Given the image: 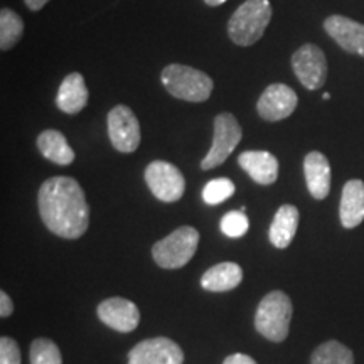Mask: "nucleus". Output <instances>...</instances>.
<instances>
[{
    "instance_id": "f257e3e1",
    "label": "nucleus",
    "mask_w": 364,
    "mask_h": 364,
    "mask_svg": "<svg viewBox=\"0 0 364 364\" xmlns=\"http://www.w3.org/2000/svg\"><path fill=\"white\" fill-rule=\"evenodd\" d=\"M41 220L54 235L66 240L83 236L90 225V206L81 186L73 177H51L38 194Z\"/></svg>"
},
{
    "instance_id": "f03ea898",
    "label": "nucleus",
    "mask_w": 364,
    "mask_h": 364,
    "mask_svg": "<svg viewBox=\"0 0 364 364\" xmlns=\"http://www.w3.org/2000/svg\"><path fill=\"white\" fill-rule=\"evenodd\" d=\"M272 4L268 0H247L236 9L228 22V36L235 44L253 46L265 34L272 21Z\"/></svg>"
},
{
    "instance_id": "7ed1b4c3",
    "label": "nucleus",
    "mask_w": 364,
    "mask_h": 364,
    "mask_svg": "<svg viewBox=\"0 0 364 364\" xmlns=\"http://www.w3.org/2000/svg\"><path fill=\"white\" fill-rule=\"evenodd\" d=\"M292 300L282 290H273L262 299L255 314V329L272 343L287 339L292 321Z\"/></svg>"
},
{
    "instance_id": "20e7f679",
    "label": "nucleus",
    "mask_w": 364,
    "mask_h": 364,
    "mask_svg": "<svg viewBox=\"0 0 364 364\" xmlns=\"http://www.w3.org/2000/svg\"><path fill=\"white\" fill-rule=\"evenodd\" d=\"M161 81L172 97L193 103L206 102L215 86L206 73L186 65L166 66L162 70Z\"/></svg>"
},
{
    "instance_id": "39448f33",
    "label": "nucleus",
    "mask_w": 364,
    "mask_h": 364,
    "mask_svg": "<svg viewBox=\"0 0 364 364\" xmlns=\"http://www.w3.org/2000/svg\"><path fill=\"white\" fill-rule=\"evenodd\" d=\"M199 233L193 226H179L177 230L159 240L152 247L154 262L166 270H176L188 265L196 255Z\"/></svg>"
},
{
    "instance_id": "423d86ee",
    "label": "nucleus",
    "mask_w": 364,
    "mask_h": 364,
    "mask_svg": "<svg viewBox=\"0 0 364 364\" xmlns=\"http://www.w3.org/2000/svg\"><path fill=\"white\" fill-rule=\"evenodd\" d=\"M241 127L238 120L231 113H220L215 118V135H213V145L208 156L201 161V169L209 171L220 167L226 162V159L233 154L236 145L240 144Z\"/></svg>"
},
{
    "instance_id": "0eeeda50",
    "label": "nucleus",
    "mask_w": 364,
    "mask_h": 364,
    "mask_svg": "<svg viewBox=\"0 0 364 364\" xmlns=\"http://www.w3.org/2000/svg\"><path fill=\"white\" fill-rule=\"evenodd\" d=\"M145 182L150 193L162 203L179 201L186 191V179L174 164L166 161L150 162L145 169Z\"/></svg>"
},
{
    "instance_id": "6e6552de",
    "label": "nucleus",
    "mask_w": 364,
    "mask_h": 364,
    "mask_svg": "<svg viewBox=\"0 0 364 364\" xmlns=\"http://www.w3.org/2000/svg\"><path fill=\"white\" fill-rule=\"evenodd\" d=\"M107 120L108 136H110L113 147L124 154L135 152L140 145V139H142L140 124L135 113L125 105H117L108 113Z\"/></svg>"
},
{
    "instance_id": "1a4fd4ad",
    "label": "nucleus",
    "mask_w": 364,
    "mask_h": 364,
    "mask_svg": "<svg viewBox=\"0 0 364 364\" xmlns=\"http://www.w3.org/2000/svg\"><path fill=\"white\" fill-rule=\"evenodd\" d=\"M292 70L307 90L322 88L327 80L326 54L316 44H304L292 56Z\"/></svg>"
},
{
    "instance_id": "9d476101",
    "label": "nucleus",
    "mask_w": 364,
    "mask_h": 364,
    "mask_svg": "<svg viewBox=\"0 0 364 364\" xmlns=\"http://www.w3.org/2000/svg\"><path fill=\"white\" fill-rule=\"evenodd\" d=\"M184 353L169 338H150L132 348L129 364H182Z\"/></svg>"
},
{
    "instance_id": "9b49d317",
    "label": "nucleus",
    "mask_w": 364,
    "mask_h": 364,
    "mask_svg": "<svg viewBox=\"0 0 364 364\" xmlns=\"http://www.w3.org/2000/svg\"><path fill=\"white\" fill-rule=\"evenodd\" d=\"M297 93L284 83H273L263 91L257 103L258 115L267 122H280L289 118L297 108Z\"/></svg>"
},
{
    "instance_id": "f8f14e48",
    "label": "nucleus",
    "mask_w": 364,
    "mask_h": 364,
    "mask_svg": "<svg viewBox=\"0 0 364 364\" xmlns=\"http://www.w3.org/2000/svg\"><path fill=\"white\" fill-rule=\"evenodd\" d=\"M98 317L105 326L118 332H132L139 327L140 312L132 300L110 297L98 306Z\"/></svg>"
},
{
    "instance_id": "ddd939ff",
    "label": "nucleus",
    "mask_w": 364,
    "mask_h": 364,
    "mask_svg": "<svg viewBox=\"0 0 364 364\" xmlns=\"http://www.w3.org/2000/svg\"><path fill=\"white\" fill-rule=\"evenodd\" d=\"M324 29L346 53L364 58V24L344 16H331L324 22Z\"/></svg>"
},
{
    "instance_id": "4468645a",
    "label": "nucleus",
    "mask_w": 364,
    "mask_h": 364,
    "mask_svg": "<svg viewBox=\"0 0 364 364\" xmlns=\"http://www.w3.org/2000/svg\"><path fill=\"white\" fill-rule=\"evenodd\" d=\"M238 164L257 184L270 186L279 179V161L267 150H247L240 154Z\"/></svg>"
},
{
    "instance_id": "2eb2a0df",
    "label": "nucleus",
    "mask_w": 364,
    "mask_h": 364,
    "mask_svg": "<svg viewBox=\"0 0 364 364\" xmlns=\"http://www.w3.org/2000/svg\"><path fill=\"white\" fill-rule=\"evenodd\" d=\"M304 174H306L307 189L314 199L322 201L331 191V164L324 154L309 152L304 159Z\"/></svg>"
},
{
    "instance_id": "dca6fc26",
    "label": "nucleus",
    "mask_w": 364,
    "mask_h": 364,
    "mask_svg": "<svg viewBox=\"0 0 364 364\" xmlns=\"http://www.w3.org/2000/svg\"><path fill=\"white\" fill-rule=\"evenodd\" d=\"M341 225L353 230L364 221V182L359 179L348 181L343 188L339 206Z\"/></svg>"
},
{
    "instance_id": "f3484780",
    "label": "nucleus",
    "mask_w": 364,
    "mask_h": 364,
    "mask_svg": "<svg viewBox=\"0 0 364 364\" xmlns=\"http://www.w3.org/2000/svg\"><path fill=\"white\" fill-rule=\"evenodd\" d=\"M90 93L86 88L83 75L80 73H71L63 80L61 86L58 90L56 105L61 112L68 113V115H76L80 113L88 103Z\"/></svg>"
},
{
    "instance_id": "a211bd4d",
    "label": "nucleus",
    "mask_w": 364,
    "mask_h": 364,
    "mask_svg": "<svg viewBox=\"0 0 364 364\" xmlns=\"http://www.w3.org/2000/svg\"><path fill=\"white\" fill-rule=\"evenodd\" d=\"M299 209L292 204H284L273 216L268 238L270 243L277 248H287L295 238L299 228Z\"/></svg>"
},
{
    "instance_id": "6ab92c4d",
    "label": "nucleus",
    "mask_w": 364,
    "mask_h": 364,
    "mask_svg": "<svg viewBox=\"0 0 364 364\" xmlns=\"http://www.w3.org/2000/svg\"><path fill=\"white\" fill-rule=\"evenodd\" d=\"M241 280H243V270L238 263L223 262L206 270L201 279V285L209 292H228V290L236 289Z\"/></svg>"
},
{
    "instance_id": "aec40b11",
    "label": "nucleus",
    "mask_w": 364,
    "mask_h": 364,
    "mask_svg": "<svg viewBox=\"0 0 364 364\" xmlns=\"http://www.w3.org/2000/svg\"><path fill=\"white\" fill-rule=\"evenodd\" d=\"M38 149L48 161L58 166H70L75 161V150L70 147L66 136L58 130H44L39 134Z\"/></svg>"
},
{
    "instance_id": "412c9836",
    "label": "nucleus",
    "mask_w": 364,
    "mask_h": 364,
    "mask_svg": "<svg viewBox=\"0 0 364 364\" xmlns=\"http://www.w3.org/2000/svg\"><path fill=\"white\" fill-rule=\"evenodd\" d=\"M24 34V22L12 9H2L0 12V49L9 51L19 43Z\"/></svg>"
},
{
    "instance_id": "4be33fe9",
    "label": "nucleus",
    "mask_w": 364,
    "mask_h": 364,
    "mask_svg": "<svg viewBox=\"0 0 364 364\" xmlns=\"http://www.w3.org/2000/svg\"><path fill=\"white\" fill-rule=\"evenodd\" d=\"M311 364H354V354L339 341H327L312 353Z\"/></svg>"
},
{
    "instance_id": "5701e85b",
    "label": "nucleus",
    "mask_w": 364,
    "mask_h": 364,
    "mask_svg": "<svg viewBox=\"0 0 364 364\" xmlns=\"http://www.w3.org/2000/svg\"><path fill=\"white\" fill-rule=\"evenodd\" d=\"M31 364H63L58 344L48 338L34 339L31 344Z\"/></svg>"
},
{
    "instance_id": "b1692460",
    "label": "nucleus",
    "mask_w": 364,
    "mask_h": 364,
    "mask_svg": "<svg viewBox=\"0 0 364 364\" xmlns=\"http://www.w3.org/2000/svg\"><path fill=\"white\" fill-rule=\"evenodd\" d=\"M235 184L233 181L228 177H218V179L209 181L203 189V199L206 204L216 206V204L225 203L235 194Z\"/></svg>"
},
{
    "instance_id": "393cba45",
    "label": "nucleus",
    "mask_w": 364,
    "mask_h": 364,
    "mask_svg": "<svg viewBox=\"0 0 364 364\" xmlns=\"http://www.w3.org/2000/svg\"><path fill=\"white\" fill-rule=\"evenodd\" d=\"M250 221L243 211H230L223 216L221 231L228 238H241L247 235Z\"/></svg>"
},
{
    "instance_id": "a878e982",
    "label": "nucleus",
    "mask_w": 364,
    "mask_h": 364,
    "mask_svg": "<svg viewBox=\"0 0 364 364\" xmlns=\"http://www.w3.org/2000/svg\"><path fill=\"white\" fill-rule=\"evenodd\" d=\"M0 364H22L19 344L12 338H0Z\"/></svg>"
},
{
    "instance_id": "bb28decb",
    "label": "nucleus",
    "mask_w": 364,
    "mask_h": 364,
    "mask_svg": "<svg viewBox=\"0 0 364 364\" xmlns=\"http://www.w3.org/2000/svg\"><path fill=\"white\" fill-rule=\"evenodd\" d=\"M14 312V304L11 297L6 292H0V316H2L4 318L12 316Z\"/></svg>"
},
{
    "instance_id": "cd10ccee",
    "label": "nucleus",
    "mask_w": 364,
    "mask_h": 364,
    "mask_svg": "<svg viewBox=\"0 0 364 364\" xmlns=\"http://www.w3.org/2000/svg\"><path fill=\"white\" fill-rule=\"evenodd\" d=\"M223 364H257V361L252 356H248V354H243V353H236V354H231V356H228Z\"/></svg>"
},
{
    "instance_id": "c85d7f7f",
    "label": "nucleus",
    "mask_w": 364,
    "mask_h": 364,
    "mask_svg": "<svg viewBox=\"0 0 364 364\" xmlns=\"http://www.w3.org/2000/svg\"><path fill=\"white\" fill-rule=\"evenodd\" d=\"M24 2H26L27 9H31L33 12H38L46 6V4L49 2V0H24Z\"/></svg>"
},
{
    "instance_id": "c756f323",
    "label": "nucleus",
    "mask_w": 364,
    "mask_h": 364,
    "mask_svg": "<svg viewBox=\"0 0 364 364\" xmlns=\"http://www.w3.org/2000/svg\"><path fill=\"white\" fill-rule=\"evenodd\" d=\"M204 2L211 7H218V6H221V4H225L226 0H204Z\"/></svg>"
},
{
    "instance_id": "7c9ffc66",
    "label": "nucleus",
    "mask_w": 364,
    "mask_h": 364,
    "mask_svg": "<svg viewBox=\"0 0 364 364\" xmlns=\"http://www.w3.org/2000/svg\"><path fill=\"white\" fill-rule=\"evenodd\" d=\"M322 98H324V100H329V98H331V95H329V93H324V95H322Z\"/></svg>"
}]
</instances>
